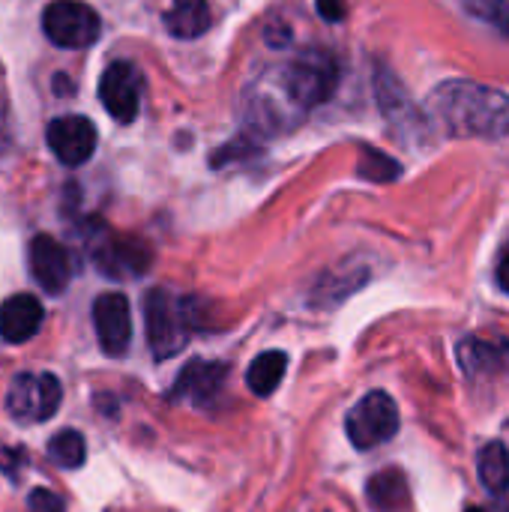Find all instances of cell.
I'll use <instances>...</instances> for the list:
<instances>
[{
    "mask_svg": "<svg viewBox=\"0 0 509 512\" xmlns=\"http://www.w3.org/2000/svg\"><path fill=\"white\" fill-rule=\"evenodd\" d=\"M468 512H486V510H480V507H468Z\"/></svg>",
    "mask_w": 509,
    "mask_h": 512,
    "instance_id": "obj_26",
    "label": "cell"
},
{
    "mask_svg": "<svg viewBox=\"0 0 509 512\" xmlns=\"http://www.w3.org/2000/svg\"><path fill=\"white\" fill-rule=\"evenodd\" d=\"M63 387L48 372H24L9 384L6 414L21 423H45L57 414Z\"/></svg>",
    "mask_w": 509,
    "mask_h": 512,
    "instance_id": "obj_5",
    "label": "cell"
},
{
    "mask_svg": "<svg viewBox=\"0 0 509 512\" xmlns=\"http://www.w3.org/2000/svg\"><path fill=\"white\" fill-rule=\"evenodd\" d=\"M150 249L147 243L135 240V237H108L102 243L93 246V261L96 267L111 276V279H129V276H141L150 267Z\"/></svg>",
    "mask_w": 509,
    "mask_h": 512,
    "instance_id": "obj_11",
    "label": "cell"
},
{
    "mask_svg": "<svg viewBox=\"0 0 509 512\" xmlns=\"http://www.w3.org/2000/svg\"><path fill=\"white\" fill-rule=\"evenodd\" d=\"M480 480L492 495L509 492V450L501 441H492L480 450Z\"/></svg>",
    "mask_w": 509,
    "mask_h": 512,
    "instance_id": "obj_18",
    "label": "cell"
},
{
    "mask_svg": "<svg viewBox=\"0 0 509 512\" xmlns=\"http://www.w3.org/2000/svg\"><path fill=\"white\" fill-rule=\"evenodd\" d=\"M189 300L171 297L165 288H153L144 297V324H147V345L156 360L174 357L189 333H192V315H189Z\"/></svg>",
    "mask_w": 509,
    "mask_h": 512,
    "instance_id": "obj_3",
    "label": "cell"
},
{
    "mask_svg": "<svg viewBox=\"0 0 509 512\" xmlns=\"http://www.w3.org/2000/svg\"><path fill=\"white\" fill-rule=\"evenodd\" d=\"M42 27H45V36L60 48H90L102 33L99 15L81 0L48 3L42 12Z\"/></svg>",
    "mask_w": 509,
    "mask_h": 512,
    "instance_id": "obj_6",
    "label": "cell"
},
{
    "mask_svg": "<svg viewBox=\"0 0 509 512\" xmlns=\"http://www.w3.org/2000/svg\"><path fill=\"white\" fill-rule=\"evenodd\" d=\"M345 12H348L345 0H318V15L324 21H342Z\"/></svg>",
    "mask_w": 509,
    "mask_h": 512,
    "instance_id": "obj_23",
    "label": "cell"
},
{
    "mask_svg": "<svg viewBox=\"0 0 509 512\" xmlns=\"http://www.w3.org/2000/svg\"><path fill=\"white\" fill-rule=\"evenodd\" d=\"M45 138H48L51 153H54L63 165H69V168L84 165V162L96 153V141H99L96 126H93L87 117H81V114L54 117V120L48 123Z\"/></svg>",
    "mask_w": 509,
    "mask_h": 512,
    "instance_id": "obj_9",
    "label": "cell"
},
{
    "mask_svg": "<svg viewBox=\"0 0 509 512\" xmlns=\"http://www.w3.org/2000/svg\"><path fill=\"white\" fill-rule=\"evenodd\" d=\"M366 498L372 504V510L378 512H396L408 507V480L399 468H387L381 474H375L366 486Z\"/></svg>",
    "mask_w": 509,
    "mask_h": 512,
    "instance_id": "obj_16",
    "label": "cell"
},
{
    "mask_svg": "<svg viewBox=\"0 0 509 512\" xmlns=\"http://www.w3.org/2000/svg\"><path fill=\"white\" fill-rule=\"evenodd\" d=\"M48 459H51L57 468H66V471L81 468L84 459H87V444H84L81 432H75V429L57 432V435L48 441Z\"/></svg>",
    "mask_w": 509,
    "mask_h": 512,
    "instance_id": "obj_19",
    "label": "cell"
},
{
    "mask_svg": "<svg viewBox=\"0 0 509 512\" xmlns=\"http://www.w3.org/2000/svg\"><path fill=\"white\" fill-rule=\"evenodd\" d=\"M360 177L366 180H375V183H390L402 174V165L387 156L384 150H375V147H363L360 150Z\"/></svg>",
    "mask_w": 509,
    "mask_h": 512,
    "instance_id": "obj_20",
    "label": "cell"
},
{
    "mask_svg": "<svg viewBox=\"0 0 509 512\" xmlns=\"http://www.w3.org/2000/svg\"><path fill=\"white\" fill-rule=\"evenodd\" d=\"M141 72L126 63V60H114L99 81V99L105 105V111L117 120V123H132L138 117L141 108Z\"/></svg>",
    "mask_w": 509,
    "mask_h": 512,
    "instance_id": "obj_8",
    "label": "cell"
},
{
    "mask_svg": "<svg viewBox=\"0 0 509 512\" xmlns=\"http://www.w3.org/2000/svg\"><path fill=\"white\" fill-rule=\"evenodd\" d=\"M225 378H228V366L225 363L192 360L180 372V378H177V384L171 390V399H192L195 405L210 408L219 399V393L225 387Z\"/></svg>",
    "mask_w": 509,
    "mask_h": 512,
    "instance_id": "obj_12",
    "label": "cell"
},
{
    "mask_svg": "<svg viewBox=\"0 0 509 512\" xmlns=\"http://www.w3.org/2000/svg\"><path fill=\"white\" fill-rule=\"evenodd\" d=\"M348 441L357 450H375L399 432V405L390 393L372 390L345 417Z\"/></svg>",
    "mask_w": 509,
    "mask_h": 512,
    "instance_id": "obj_4",
    "label": "cell"
},
{
    "mask_svg": "<svg viewBox=\"0 0 509 512\" xmlns=\"http://www.w3.org/2000/svg\"><path fill=\"white\" fill-rule=\"evenodd\" d=\"M288 372V354L285 351H267L258 354L246 369V384L255 396H273Z\"/></svg>",
    "mask_w": 509,
    "mask_h": 512,
    "instance_id": "obj_17",
    "label": "cell"
},
{
    "mask_svg": "<svg viewBox=\"0 0 509 512\" xmlns=\"http://www.w3.org/2000/svg\"><path fill=\"white\" fill-rule=\"evenodd\" d=\"M495 276H498L501 291H507L509 294V243L501 249V258H498V270H495Z\"/></svg>",
    "mask_w": 509,
    "mask_h": 512,
    "instance_id": "obj_24",
    "label": "cell"
},
{
    "mask_svg": "<svg viewBox=\"0 0 509 512\" xmlns=\"http://www.w3.org/2000/svg\"><path fill=\"white\" fill-rule=\"evenodd\" d=\"M93 324L99 345L108 357H123L132 342V309L129 300L117 291L99 294L93 303Z\"/></svg>",
    "mask_w": 509,
    "mask_h": 512,
    "instance_id": "obj_10",
    "label": "cell"
},
{
    "mask_svg": "<svg viewBox=\"0 0 509 512\" xmlns=\"http://www.w3.org/2000/svg\"><path fill=\"white\" fill-rule=\"evenodd\" d=\"M45 309L33 294H15L9 300H3L0 306V336L9 345H21L27 339H33L42 327Z\"/></svg>",
    "mask_w": 509,
    "mask_h": 512,
    "instance_id": "obj_13",
    "label": "cell"
},
{
    "mask_svg": "<svg viewBox=\"0 0 509 512\" xmlns=\"http://www.w3.org/2000/svg\"><path fill=\"white\" fill-rule=\"evenodd\" d=\"M162 21L171 36L195 39L210 30V6L207 0H171V6L162 12Z\"/></svg>",
    "mask_w": 509,
    "mask_h": 512,
    "instance_id": "obj_15",
    "label": "cell"
},
{
    "mask_svg": "<svg viewBox=\"0 0 509 512\" xmlns=\"http://www.w3.org/2000/svg\"><path fill=\"white\" fill-rule=\"evenodd\" d=\"M468 15L509 36V0H459Z\"/></svg>",
    "mask_w": 509,
    "mask_h": 512,
    "instance_id": "obj_21",
    "label": "cell"
},
{
    "mask_svg": "<svg viewBox=\"0 0 509 512\" xmlns=\"http://www.w3.org/2000/svg\"><path fill=\"white\" fill-rule=\"evenodd\" d=\"M279 87L285 90V96L300 108H315L324 105L339 84V63L330 51L324 48H306L300 51L288 66L279 69L276 75Z\"/></svg>",
    "mask_w": 509,
    "mask_h": 512,
    "instance_id": "obj_2",
    "label": "cell"
},
{
    "mask_svg": "<svg viewBox=\"0 0 509 512\" xmlns=\"http://www.w3.org/2000/svg\"><path fill=\"white\" fill-rule=\"evenodd\" d=\"M438 120L459 138L509 135V96L477 81H444L432 93Z\"/></svg>",
    "mask_w": 509,
    "mask_h": 512,
    "instance_id": "obj_1",
    "label": "cell"
},
{
    "mask_svg": "<svg viewBox=\"0 0 509 512\" xmlns=\"http://www.w3.org/2000/svg\"><path fill=\"white\" fill-rule=\"evenodd\" d=\"M12 135H9V114H6V105L0 102V153L9 147Z\"/></svg>",
    "mask_w": 509,
    "mask_h": 512,
    "instance_id": "obj_25",
    "label": "cell"
},
{
    "mask_svg": "<svg viewBox=\"0 0 509 512\" xmlns=\"http://www.w3.org/2000/svg\"><path fill=\"white\" fill-rule=\"evenodd\" d=\"M375 93H378V105H381L384 117H387L393 126H399V123L408 126V129L420 126V120H414L417 111H414L411 99L405 96L399 78H396L390 69H378V75H375Z\"/></svg>",
    "mask_w": 509,
    "mask_h": 512,
    "instance_id": "obj_14",
    "label": "cell"
},
{
    "mask_svg": "<svg viewBox=\"0 0 509 512\" xmlns=\"http://www.w3.org/2000/svg\"><path fill=\"white\" fill-rule=\"evenodd\" d=\"M27 264H30V276L33 282L57 297L69 288L72 282V255L63 243H57L51 234H36L30 240V249H27Z\"/></svg>",
    "mask_w": 509,
    "mask_h": 512,
    "instance_id": "obj_7",
    "label": "cell"
},
{
    "mask_svg": "<svg viewBox=\"0 0 509 512\" xmlns=\"http://www.w3.org/2000/svg\"><path fill=\"white\" fill-rule=\"evenodd\" d=\"M27 512H63V501L48 489H36L27 498Z\"/></svg>",
    "mask_w": 509,
    "mask_h": 512,
    "instance_id": "obj_22",
    "label": "cell"
}]
</instances>
